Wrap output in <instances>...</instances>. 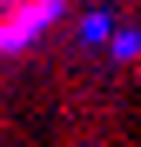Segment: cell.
<instances>
[{
    "label": "cell",
    "mask_w": 141,
    "mask_h": 147,
    "mask_svg": "<svg viewBox=\"0 0 141 147\" xmlns=\"http://www.w3.org/2000/svg\"><path fill=\"white\" fill-rule=\"evenodd\" d=\"M67 7V0H14L7 13H0V54H20V47H34L40 27Z\"/></svg>",
    "instance_id": "1"
}]
</instances>
